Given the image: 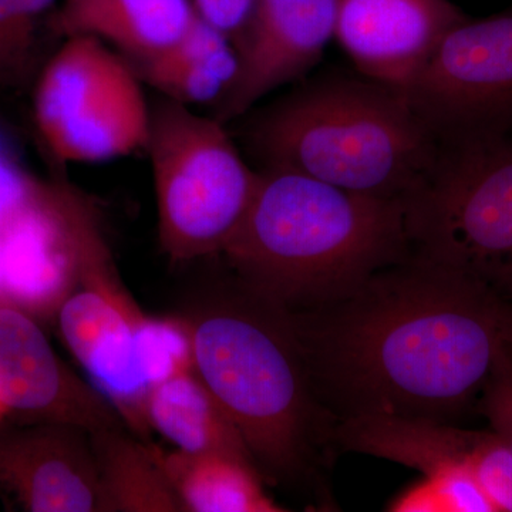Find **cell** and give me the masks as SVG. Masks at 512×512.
<instances>
[{"label":"cell","mask_w":512,"mask_h":512,"mask_svg":"<svg viewBox=\"0 0 512 512\" xmlns=\"http://www.w3.org/2000/svg\"><path fill=\"white\" fill-rule=\"evenodd\" d=\"M154 453L183 504L184 512H281L252 461L227 454Z\"/></svg>","instance_id":"obj_18"},{"label":"cell","mask_w":512,"mask_h":512,"mask_svg":"<svg viewBox=\"0 0 512 512\" xmlns=\"http://www.w3.org/2000/svg\"><path fill=\"white\" fill-rule=\"evenodd\" d=\"M183 316L192 370L234 423L256 467L311 481L336 447L339 421L320 404L288 311L237 281Z\"/></svg>","instance_id":"obj_2"},{"label":"cell","mask_w":512,"mask_h":512,"mask_svg":"<svg viewBox=\"0 0 512 512\" xmlns=\"http://www.w3.org/2000/svg\"><path fill=\"white\" fill-rule=\"evenodd\" d=\"M485 419L490 423L491 431H494L501 440L507 444L512 453V416L511 414L503 412H494V410H488V412H481Z\"/></svg>","instance_id":"obj_26"},{"label":"cell","mask_w":512,"mask_h":512,"mask_svg":"<svg viewBox=\"0 0 512 512\" xmlns=\"http://www.w3.org/2000/svg\"><path fill=\"white\" fill-rule=\"evenodd\" d=\"M146 420L148 429L174 444L175 450L227 454L255 464L241 433L192 369L168 377L151 390Z\"/></svg>","instance_id":"obj_17"},{"label":"cell","mask_w":512,"mask_h":512,"mask_svg":"<svg viewBox=\"0 0 512 512\" xmlns=\"http://www.w3.org/2000/svg\"><path fill=\"white\" fill-rule=\"evenodd\" d=\"M339 0H258L232 39L238 69L212 117L227 124L247 116L266 94L301 79L335 37Z\"/></svg>","instance_id":"obj_11"},{"label":"cell","mask_w":512,"mask_h":512,"mask_svg":"<svg viewBox=\"0 0 512 512\" xmlns=\"http://www.w3.org/2000/svg\"><path fill=\"white\" fill-rule=\"evenodd\" d=\"M0 404L16 423L67 424L90 434L127 427L113 404L57 356L42 323L9 303H0Z\"/></svg>","instance_id":"obj_10"},{"label":"cell","mask_w":512,"mask_h":512,"mask_svg":"<svg viewBox=\"0 0 512 512\" xmlns=\"http://www.w3.org/2000/svg\"><path fill=\"white\" fill-rule=\"evenodd\" d=\"M144 151L153 173L161 251L173 262L222 254L259 178L225 124L164 99L151 109Z\"/></svg>","instance_id":"obj_6"},{"label":"cell","mask_w":512,"mask_h":512,"mask_svg":"<svg viewBox=\"0 0 512 512\" xmlns=\"http://www.w3.org/2000/svg\"><path fill=\"white\" fill-rule=\"evenodd\" d=\"M404 205L412 255L474 276L512 302V136L440 146Z\"/></svg>","instance_id":"obj_7"},{"label":"cell","mask_w":512,"mask_h":512,"mask_svg":"<svg viewBox=\"0 0 512 512\" xmlns=\"http://www.w3.org/2000/svg\"><path fill=\"white\" fill-rule=\"evenodd\" d=\"M101 488V512H184L154 453L127 427L90 434Z\"/></svg>","instance_id":"obj_19"},{"label":"cell","mask_w":512,"mask_h":512,"mask_svg":"<svg viewBox=\"0 0 512 512\" xmlns=\"http://www.w3.org/2000/svg\"><path fill=\"white\" fill-rule=\"evenodd\" d=\"M390 510L497 512L471 471L424 477L420 484L399 495Z\"/></svg>","instance_id":"obj_21"},{"label":"cell","mask_w":512,"mask_h":512,"mask_svg":"<svg viewBox=\"0 0 512 512\" xmlns=\"http://www.w3.org/2000/svg\"><path fill=\"white\" fill-rule=\"evenodd\" d=\"M134 64L92 36H67L37 76L35 123L60 163L117 160L146 150L151 107Z\"/></svg>","instance_id":"obj_8"},{"label":"cell","mask_w":512,"mask_h":512,"mask_svg":"<svg viewBox=\"0 0 512 512\" xmlns=\"http://www.w3.org/2000/svg\"><path fill=\"white\" fill-rule=\"evenodd\" d=\"M194 18L190 0H66L55 28L64 37H96L137 66L174 43Z\"/></svg>","instance_id":"obj_15"},{"label":"cell","mask_w":512,"mask_h":512,"mask_svg":"<svg viewBox=\"0 0 512 512\" xmlns=\"http://www.w3.org/2000/svg\"><path fill=\"white\" fill-rule=\"evenodd\" d=\"M0 303H6L5 291H3L2 261H0Z\"/></svg>","instance_id":"obj_28"},{"label":"cell","mask_w":512,"mask_h":512,"mask_svg":"<svg viewBox=\"0 0 512 512\" xmlns=\"http://www.w3.org/2000/svg\"><path fill=\"white\" fill-rule=\"evenodd\" d=\"M466 19L450 0H339L335 39L362 76L399 90Z\"/></svg>","instance_id":"obj_14"},{"label":"cell","mask_w":512,"mask_h":512,"mask_svg":"<svg viewBox=\"0 0 512 512\" xmlns=\"http://www.w3.org/2000/svg\"><path fill=\"white\" fill-rule=\"evenodd\" d=\"M148 86L175 103H210L227 92L238 69L234 43L195 12L183 35L134 66Z\"/></svg>","instance_id":"obj_16"},{"label":"cell","mask_w":512,"mask_h":512,"mask_svg":"<svg viewBox=\"0 0 512 512\" xmlns=\"http://www.w3.org/2000/svg\"><path fill=\"white\" fill-rule=\"evenodd\" d=\"M43 183L26 170L15 144L0 127V225L22 210Z\"/></svg>","instance_id":"obj_23"},{"label":"cell","mask_w":512,"mask_h":512,"mask_svg":"<svg viewBox=\"0 0 512 512\" xmlns=\"http://www.w3.org/2000/svg\"><path fill=\"white\" fill-rule=\"evenodd\" d=\"M56 0H0V90L26 82L35 69L42 16Z\"/></svg>","instance_id":"obj_20"},{"label":"cell","mask_w":512,"mask_h":512,"mask_svg":"<svg viewBox=\"0 0 512 512\" xmlns=\"http://www.w3.org/2000/svg\"><path fill=\"white\" fill-rule=\"evenodd\" d=\"M8 420H9L8 412H6V410L3 409L2 404H0V426H2V424Z\"/></svg>","instance_id":"obj_29"},{"label":"cell","mask_w":512,"mask_h":512,"mask_svg":"<svg viewBox=\"0 0 512 512\" xmlns=\"http://www.w3.org/2000/svg\"><path fill=\"white\" fill-rule=\"evenodd\" d=\"M221 255L252 291L301 311L348 295L409 258L412 248L403 202L262 168L247 214Z\"/></svg>","instance_id":"obj_3"},{"label":"cell","mask_w":512,"mask_h":512,"mask_svg":"<svg viewBox=\"0 0 512 512\" xmlns=\"http://www.w3.org/2000/svg\"><path fill=\"white\" fill-rule=\"evenodd\" d=\"M76 229L79 276L57 309L64 345L128 430L147 440L146 404L168 377L192 369L183 316L147 315L124 288L97 212L80 197Z\"/></svg>","instance_id":"obj_5"},{"label":"cell","mask_w":512,"mask_h":512,"mask_svg":"<svg viewBox=\"0 0 512 512\" xmlns=\"http://www.w3.org/2000/svg\"><path fill=\"white\" fill-rule=\"evenodd\" d=\"M0 493L30 512H101L90 433L56 423L0 426Z\"/></svg>","instance_id":"obj_13"},{"label":"cell","mask_w":512,"mask_h":512,"mask_svg":"<svg viewBox=\"0 0 512 512\" xmlns=\"http://www.w3.org/2000/svg\"><path fill=\"white\" fill-rule=\"evenodd\" d=\"M468 460L497 512H512V453L494 431H471Z\"/></svg>","instance_id":"obj_22"},{"label":"cell","mask_w":512,"mask_h":512,"mask_svg":"<svg viewBox=\"0 0 512 512\" xmlns=\"http://www.w3.org/2000/svg\"><path fill=\"white\" fill-rule=\"evenodd\" d=\"M504 338L512 350V302H508L504 313Z\"/></svg>","instance_id":"obj_27"},{"label":"cell","mask_w":512,"mask_h":512,"mask_svg":"<svg viewBox=\"0 0 512 512\" xmlns=\"http://www.w3.org/2000/svg\"><path fill=\"white\" fill-rule=\"evenodd\" d=\"M258 0H194L197 15L234 39L251 18Z\"/></svg>","instance_id":"obj_24"},{"label":"cell","mask_w":512,"mask_h":512,"mask_svg":"<svg viewBox=\"0 0 512 512\" xmlns=\"http://www.w3.org/2000/svg\"><path fill=\"white\" fill-rule=\"evenodd\" d=\"M80 195L66 181H45L22 210L0 225L5 301L40 323L53 322L79 276Z\"/></svg>","instance_id":"obj_12"},{"label":"cell","mask_w":512,"mask_h":512,"mask_svg":"<svg viewBox=\"0 0 512 512\" xmlns=\"http://www.w3.org/2000/svg\"><path fill=\"white\" fill-rule=\"evenodd\" d=\"M245 141L266 170L403 204L440 151L399 90L343 74L302 84L256 111L245 124Z\"/></svg>","instance_id":"obj_4"},{"label":"cell","mask_w":512,"mask_h":512,"mask_svg":"<svg viewBox=\"0 0 512 512\" xmlns=\"http://www.w3.org/2000/svg\"><path fill=\"white\" fill-rule=\"evenodd\" d=\"M399 92L440 146L512 136V10L448 30Z\"/></svg>","instance_id":"obj_9"},{"label":"cell","mask_w":512,"mask_h":512,"mask_svg":"<svg viewBox=\"0 0 512 512\" xmlns=\"http://www.w3.org/2000/svg\"><path fill=\"white\" fill-rule=\"evenodd\" d=\"M507 299L410 255L348 295L288 311L320 404L336 420H453L483 392L508 345Z\"/></svg>","instance_id":"obj_1"},{"label":"cell","mask_w":512,"mask_h":512,"mask_svg":"<svg viewBox=\"0 0 512 512\" xmlns=\"http://www.w3.org/2000/svg\"><path fill=\"white\" fill-rule=\"evenodd\" d=\"M503 412L512 416V350L508 346L493 375L481 392L480 412Z\"/></svg>","instance_id":"obj_25"}]
</instances>
